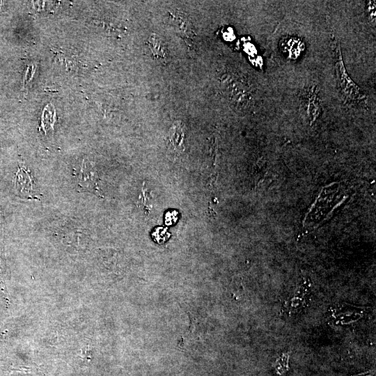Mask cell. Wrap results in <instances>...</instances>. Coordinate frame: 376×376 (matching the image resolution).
Listing matches in <instances>:
<instances>
[{
	"mask_svg": "<svg viewBox=\"0 0 376 376\" xmlns=\"http://www.w3.org/2000/svg\"><path fill=\"white\" fill-rule=\"evenodd\" d=\"M335 56V69L338 86L340 95L347 104L363 102L366 96L362 93L359 86L352 80L344 65L340 45L335 38L332 40Z\"/></svg>",
	"mask_w": 376,
	"mask_h": 376,
	"instance_id": "cell-1",
	"label": "cell"
},
{
	"mask_svg": "<svg viewBox=\"0 0 376 376\" xmlns=\"http://www.w3.org/2000/svg\"><path fill=\"white\" fill-rule=\"evenodd\" d=\"M98 173L92 162L84 159L82 162L79 173L77 176L78 185L99 197L104 198L98 182Z\"/></svg>",
	"mask_w": 376,
	"mask_h": 376,
	"instance_id": "cell-2",
	"label": "cell"
},
{
	"mask_svg": "<svg viewBox=\"0 0 376 376\" xmlns=\"http://www.w3.org/2000/svg\"><path fill=\"white\" fill-rule=\"evenodd\" d=\"M15 189L20 196L28 198H36L33 182L29 172L24 168H20L15 179Z\"/></svg>",
	"mask_w": 376,
	"mask_h": 376,
	"instance_id": "cell-3",
	"label": "cell"
},
{
	"mask_svg": "<svg viewBox=\"0 0 376 376\" xmlns=\"http://www.w3.org/2000/svg\"><path fill=\"white\" fill-rule=\"evenodd\" d=\"M185 133L184 127L181 122H175L169 133V145L172 151L182 152L184 150Z\"/></svg>",
	"mask_w": 376,
	"mask_h": 376,
	"instance_id": "cell-4",
	"label": "cell"
},
{
	"mask_svg": "<svg viewBox=\"0 0 376 376\" xmlns=\"http://www.w3.org/2000/svg\"><path fill=\"white\" fill-rule=\"evenodd\" d=\"M148 45L156 59L166 61L167 58V48L165 43L156 34H152L148 38Z\"/></svg>",
	"mask_w": 376,
	"mask_h": 376,
	"instance_id": "cell-5",
	"label": "cell"
},
{
	"mask_svg": "<svg viewBox=\"0 0 376 376\" xmlns=\"http://www.w3.org/2000/svg\"><path fill=\"white\" fill-rule=\"evenodd\" d=\"M304 102L305 109L311 120H313L318 116L320 109L318 97L316 93L309 92Z\"/></svg>",
	"mask_w": 376,
	"mask_h": 376,
	"instance_id": "cell-6",
	"label": "cell"
},
{
	"mask_svg": "<svg viewBox=\"0 0 376 376\" xmlns=\"http://www.w3.org/2000/svg\"><path fill=\"white\" fill-rule=\"evenodd\" d=\"M368 15L371 21L375 20V1H369L368 3Z\"/></svg>",
	"mask_w": 376,
	"mask_h": 376,
	"instance_id": "cell-7",
	"label": "cell"
}]
</instances>
